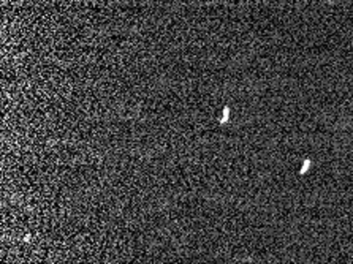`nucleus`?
<instances>
[{"label": "nucleus", "instance_id": "obj_1", "mask_svg": "<svg viewBox=\"0 0 353 264\" xmlns=\"http://www.w3.org/2000/svg\"><path fill=\"white\" fill-rule=\"evenodd\" d=\"M228 112H230V109H228V108H225V111H223V117H222V124H223V122H228Z\"/></svg>", "mask_w": 353, "mask_h": 264}]
</instances>
